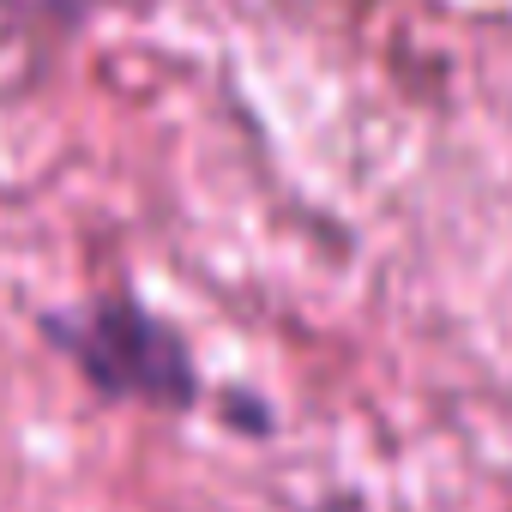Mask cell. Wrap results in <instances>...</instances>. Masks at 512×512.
<instances>
[{
  "label": "cell",
  "mask_w": 512,
  "mask_h": 512,
  "mask_svg": "<svg viewBox=\"0 0 512 512\" xmlns=\"http://www.w3.org/2000/svg\"><path fill=\"white\" fill-rule=\"evenodd\" d=\"M43 332L103 398H139L157 410H187L199 398L187 338L133 296H97L73 314H43Z\"/></svg>",
  "instance_id": "6da1fadb"
},
{
  "label": "cell",
  "mask_w": 512,
  "mask_h": 512,
  "mask_svg": "<svg viewBox=\"0 0 512 512\" xmlns=\"http://www.w3.org/2000/svg\"><path fill=\"white\" fill-rule=\"evenodd\" d=\"M91 7L97 0H0V13H13L25 25H49V31H79Z\"/></svg>",
  "instance_id": "7a4b0ae2"
},
{
  "label": "cell",
  "mask_w": 512,
  "mask_h": 512,
  "mask_svg": "<svg viewBox=\"0 0 512 512\" xmlns=\"http://www.w3.org/2000/svg\"><path fill=\"white\" fill-rule=\"evenodd\" d=\"M326 512H356V506H344V500H332V506H326Z\"/></svg>",
  "instance_id": "3957f363"
}]
</instances>
